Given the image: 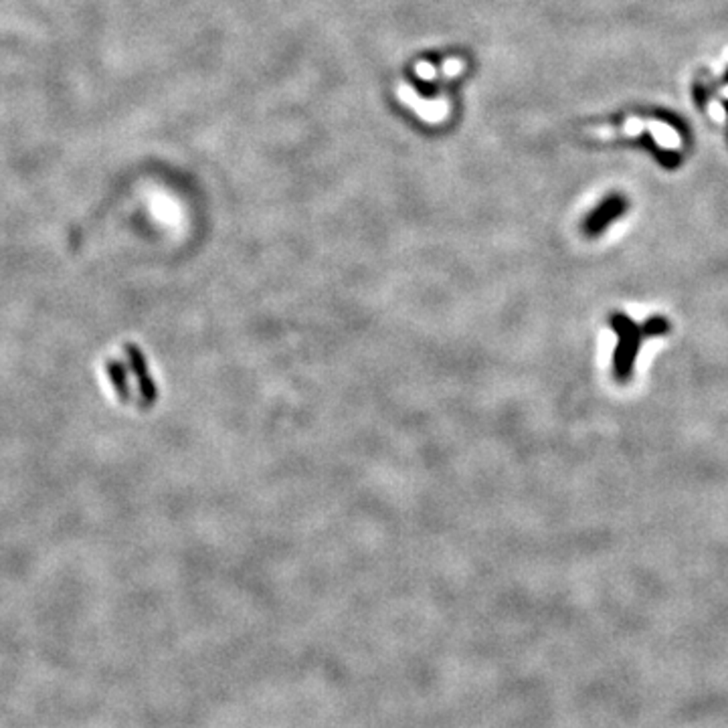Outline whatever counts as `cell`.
Returning a JSON list of instances; mask_svg holds the SVG:
<instances>
[{
	"label": "cell",
	"instance_id": "cell-4",
	"mask_svg": "<svg viewBox=\"0 0 728 728\" xmlns=\"http://www.w3.org/2000/svg\"><path fill=\"white\" fill-rule=\"evenodd\" d=\"M664 332H667V322L662 318H653L646 326V334H664Z\"/></svg>",
	"mask_w": 728,
	"mask_h": 728
},
{
	"label": "cell",
	"instance_id": "cell-3",
	"mask_svg": "<svg viewBox=\"0 0 728 728\" xmlns=\"http://www.w3.org/2000/svg\"><path fill=\"white\" fill-rule=\"evenodd\" d=\"M621 211H623V202H621L619 199H613V201L605 202L603 206L587 221V233H589V235H595V233L603 231L607 221L617 217Z\"/></svg>",
	"mask_w": 728,
	"mask_h": 728
},
{
	"label": "cell",
	"instance_id": "cell-2",
	"mask_svg": "<svg viewBox=\"0 0 728 728\" xmlns=\"http://www.w3.org/2000/svg\"><path fill=\"white\" fill-rule=\"evenodd\" d=\"M613 328L619 332L621 346L617 348V358H615V371L619 378H627L629 374V366L634 364L636 358L637 344H639V332L634 326V322L625 320L623 316H615L613 318Z\"/></svg>",
	"mask_w": 728,
	"mask_h": 728
},
{
	"label": "cell",
	"instance_id": "cell-1",
	"mask_svg": "<svg viewBox=\"0 0 728 728\" xmlns=\"http://www.w3.org/2000/svg\"><path fill=\"white\" fill-rule=\"evenodd\" d=\"M641 132H651L653 140L658 142V146L666 148V150H680L682 148V136L672 128V125L658 122V120H639V118H627V122L621 128H591L589 136L593 138H636Z\"/></svg>",
	"mask_w": 728,
	"mask_h": 728
}]
</instances>
